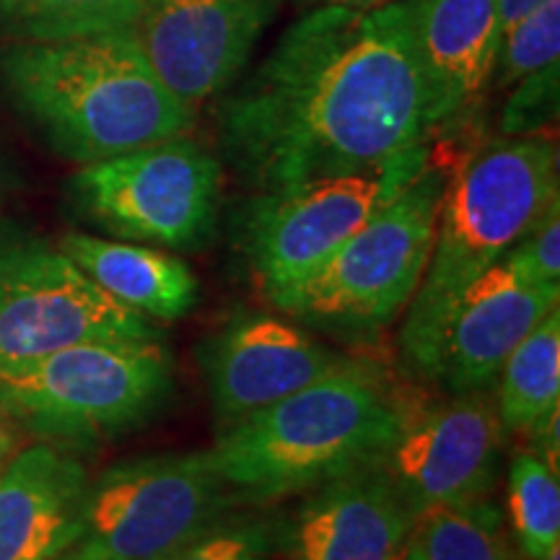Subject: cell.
<instances>
[{"label": "cell", "mask_w": 560, "mask_h": 560, "mask_svg": "<svg viewBox=\"0 0 560 560\" xmlns=\"http://www.w3.org/2000/svg\"><path fill=\"white\" fill-rule=\"evenodd\" d=\"M219 136L257 192L371 170L429 143L400 0L312 9L221 104Z\"/></svg>", "instance_id": "6da1fadb"}, {"label": "cell", "mask_w": 560, "mask_h": 560, "mask_svg": "<svg viewBox=\"0 0 560 560\" xmlns=\"http://www.w3.org/2000/svg\"><path fill=\"white\" fill-rule=\"evenodd\" d=\"M0 81L13 107L75 164L187 136L195 122L128 32L16 42L0 55Z\"/></svg>", "instance_id": "7a4b0ae2"}, {"label": "cell", "mask_w": 560, "mask_h": 560, "mask_svg": "<svg viewBox=\"0 0 560 560\" xmlns=\"http://www.w3.org/2000/svg\"><path fill=\"white\" fill-rule=\"evenodd\" d=\"M558 192V149L542 136L499 138L446 179L429 268L405 310L402 359L436 380L454 306L499 265Z\"/></svg>", "instance_id": "3957f363"}, {"label": "cell", "mask_w": 560, "mask_h": 560, "mask_svg": "<svg viewBox=\"0 0 560 560\" xmlns=\"http://www.w3.org/2000/svg\"><path fill=\"white\" fill-rule=\"evenodd\" d=\"M402 416L380 371L353 361L223 429L206 454L236 501H276L376 465Z\"/></svg>", "instance_id": "277c9868"}, {"label": "cell", "mask_w": 560, "mask_h": 560, "mask_svg": "<svg viewBox=\"0 0 560 560\" xmlns=\"http://www.w3.org/2000/svg\"><path fill=\"white\" fill-rule=\"evenodd\" d=\"M172 384L161 338L89 340L0 371V408L42 439L89 444L143 423Z\"/></svg>", "instance_id": "5b68a950"}, {"label": "cell", "mask_w": 560, "mask_h": 560, "mask_svg": "<svg viewBox=\"0 0 560 560\" xmlns=\"http://www.w3.org/2000/svg\"><path fill=\"white\" fill-rule=\"evenodd\" d=\"M450 174L429 164L317 272L270 301L338 332H376L408 310L429 268Z\"/></svg>", "instance_id": "8992f818"}, {"label": "cell", "mask_w": 560, "mask_h": 560, "mask_svg": "<svg viewBox=\"0 0 560 560\" xmlns=\"http://www.w3.org/2000/svg\"><path fill=\"white\" fill-rule=\"evenodd\" d=\"M221 182V161L179 136L83 164L70 198L83 219L120 240L190 249L215 226Z\"/></svg>", "instance_id": "52a82bcc"}, {"label": "cell", "mask_w": 560, "mask_h": 560, "mask_svg": "<svg viewBox=\"0 0 560 560\" xmlns=\"http://www.w3.org/2000/svg\"><path fill=\"white\" fill-rule=\"evenodd\" d=\"M429 143L387 164L260 192L244 213L242 247L268 299L317 272L429 164Z\"/></svg>", "instance_id": "ba28073f"}, {"label": "cell", "mask_w": 560, "mask_h": 560, "mask_svg": "<svg viewBox=\"0 0 560 560\" xmlns=\"http://www.w3.org/2000/svg\"><path fill=\"white\" fill-rule=\"evenodd\" d=\"M234 503L206 452L120 462L89 482L73 550L94 560H153L219 522Z\"/></svg>", "instance_id": "9c48e42d"}, {"label": "cell", "mask_w": 560, "mask_h": 560, "mask_svg": "<svg viewBox=\"0 0 560 560\" xmlns=\"http://www.w3.org/2000/svg\"><path fill=\"white\" fill-rule=\"evenodd\" d=\"M107 338L161 335L153 319L104 293L60 249L37 240H0V371Z\"/></svg>", "instance_id": "30bf717a"}, {"label": "cell", "mask_w": 560, "mask_h": 560, "mask_svg": "<svg viewBox=\"0 0 560 560\" xmlns=\"http://www.w3.org/2000/svg\"><path fill=\"white\" fill-rule=\"evenodd\" d=\"M503 433L486 392L454 395L425 410L405 408L400 431L376 462L410 514L488 499L499 478Z\"/></svg>", "instance_id": "8fae6325"}, {"label": "cell", "mask_w": 560, "mask_h": 560, "mask_svg": "<svg viewBox=\"0 0 560 560\" xmlns=\"http://www.w3.org/2000/svg\"><path fill=\"white\" fill-rule=\"evenodd\" d=\"M276 0H143L128 34L161 83L190 109L247 66Z\"/></svg>", "instance_id": "7c38bea8"}, {"label": "cell", "mask_w": 560, "mask_h": 560, "mask_svg": "<svg viewBox=\"0 0 560 560\" xmlns=\"http://www.w3.org/2000/svg\"><path fill=\"white\" fill-rule=\"evenodd\" d=\"M353 361L322 346L293 322L268 314L231 319L202 353L221 429L270 408Z\"/></svg>", "instance_id": "4fadbf2b"}, {"label": "cell", "mask_w": 560, "mask_h": 560, "mask_svg": "<svg viewBox=\"0 0 560 560\" xmlns=\"http://www.w3.org/2000/svg\"><path fill=\"white\" fill-rule=\"evenodd\" d=\"M429 100L431 136L462 128L490 89L499 52L495 0H400Z\"/></svg>", "instance_id": "5bb4252c"}, {"label": "cell", "mask_w": 560, "mask_h": 560, "mask_svg": "<svg viewBox=\"0 0 560 560\" xmlns=\"http://www.w3.org/2000/svg\"><path fill=\"white\" fill-rule=\"evenodd\" d=\"M416 516L376 465L322 482L276 527L272 560H392Z\"/></svg>", "instance_id": "9a60e30c"}, {"label": "cell", "mask_w": 560, "mask_h": 560, "mask_svg": "<svg viewBox=\"0 0 560 560\" xmlns=\"http://www.w3.org/2000/svg\"><path fill=\"white\" fill-rule=\"evenodd\" d=\"M558 304V285L535 283L503 257L454 306L436 380L452 395L493 389L511 350Z\"/></svg>", "instance_id": "2e32d148"}, {"label": "cell", "mask_w": 560, "mask_h": 560, "mask_svg": "<svg viewBox=\"0 0 560 560\" xmlns=\"http://www.w3.org/2000/svg\"><path fill=\"white\" fill-rule=\"evenodd\" d=\"M89 472L55 444H32L0 470V560H58L75 548Z\"/></svg>", "instance_id": "e0dca14e"}, {"label": "cell", "mask_w": 560, "mask_h": 560, "mask_svg": "<svg viewBox=\"0 0 560 560\" xmlns=\"http://www.w3.org/2000/svg\"><path fill=\"white\" fill-rule=\"evenodd\" d=\"M58 249L104 293L149 319H182L200 301V283L192 268L170 252L91 234H66Z\"/></svg>", "instance_id": "ac0fdd59"}, {"label": "cell", "mask_w": 560, "mask_h": 560, "mask_svg": "<svg viewBox=\"0 0 560 560\" xmlns=\"http://www.w3.org/2000/svg\"><path fill=\"white\" fill-rule=\"evenodd\" d=\"M495 387V410L506 431L527 433L537 420L560 408V310L542 317L511 350Z\"/></svg>", "instance_id": "d6986e66"}, {"label": "cell", "mask_w": 560, "mask_h": 560, "mask_svg": "<svg viewBox=\"0 0 560 560\" xmlns=\"http://www.w3.org/2000/svg\"><path fill=\"white\" fill-rule=\"evenodd\" d=\"M143 0H0V32L50 42L128 32Z\"/></svg>", "instance_id": "ffe728a7"}, {"label": "cell", "mask_w": 560, "mask_h": 560, "mask_svg": "<svg viewBox=\"0 0 560 560\" xmlns=\"http://www.w3.org/2000/svg\"><path fill=\"white\" fill-rule=\"evenodd\" d=\"M412 537L423 560H524L509 542L501 509L488 499L425 511Z\"/></svg>", "instance_id": "44dd1931"}, {"label": "cell", "mask_w": 560, "mask_h": 560, "mask_svg": "<svg viewBox=\"0 0 560 560\" xmlns=\"http://www.w3.org/2000/svg\"><path fill=\"white\" fill-rule=\"evenodd\" d=\"M509 522L524 560H540L560 545L558 470L529 450L511 457Z\"/></svg>", "instance_id": "7402d4cb"}, {"label": "cell", "mask_w": 560, "mask_h": 560, "mask_svg": "<svg viewBox=\"0 0 560 560\" xmlns=\"http://www.w3.org/2000/svg\"><path fill=\"white\" fill-rule=\"evenodd\" d=\"M560 55V0H545L503 34L490 86L511 89Z\"/></svg>", "instance_id": "603a6c76"}, {"label": "cell", "mask_w": 560, "mask_h": 560, "mask_svg": "<svg viewBox=\"0 0 560 560\" xmlns=\"http://www.w3.org/2000/svg\"><path fill=\"white\" fill-rule=\"evenodd\" d=\"M276 527L262 516L229 511L190 540L153 560H272Z\"/></svg>", "instance_id": "cb8c5ba5"}, {"label": "cell", "mask_w": 560, "mask_h": 560, "mask_svg": "<svg viewBox=\"0 0 560 560\" xmlns=\"http://www.w3.org/2000/svg\"><path fill=\"white\" fill-rule=\"evenodd\" d=\"M558 62H550L535 73L524 75L514 83L506 107L501 115V132L506 138L537 136V130L548 128L558 117Z\"/></svg>", "instance_id": "d4e9b609"}, {"label": "cell", "mask_w": 560, "mask_h": 560, "mask_svg": "<svg viewBox=\"0 0 560 560\" xmlns=\"http://www.w3.org/2000/svg\"><path fill=\"white\" fill-rule=\"evenodd\" d=\"M506 260L535 283L560 289V198L552 200L527 234L506 252Z\"/></svg>", "instance_id": "484cf974"}, {"label": "cell", "mask_w": 560, "mask_h": 560, "mask_svg": "<svg viewBox=\"0 0 560 560\" xmlns=\"http://www.w3.org/2000/svg\"><path fill=\"white\" fill-rule=\"evenodd\" d=\"M558 420H560V408L552 410L542 420H537L535 425L527 431L532 441V450L542 462H548L552 470H558V457H560V439H558Z\"/></svg>", "instance_id": "4316f807"}, {"label": "cell", "mask_w": 560, "mask_h": 560, "mask_svg": "<svg viewBox=\"0 0 560 560\" xmlns=\"http://www.w3.org/2000/svg\"><path fill=\"white\" fill-rule=\"evenodd\" d=\"M545 0H495V13H499V32L501 37L506 34L516 21L535 11Z\"/></svg>", "instance_id": "83f0119b"}, {"label": "cell", "mask_w": 560, "mask_h": 560, "mask_svg": "<svg viewBox=\"0 0 560 560\" xmlns=\"http://www.w3.org/2000/svg\"><path fill=\"white\" fill-rule=\"evenodd\" d=\"M310 9H322V5H340V9H374V5L392 3V0H296Z\"/></svg>", "instance_id": "f1b7e54d"}, {"label": "cell", "mask_w": 560, "mask_h": 560, "mask_svg": "<svg viewBox=\"0 0 560 560\" xmlns=\"http://www.w3.org/2000/svg\"><path fill=\"white\" fill-rule=\"evenodd\" d=\"M11 450H13V436H11L9 416H5V410L0 408V470H3L5 462H9Z\"/></svg>", "instance_id": "f546056e"}, {"label": "cell", "mask_w": 560, "mask_h": 560, "mask_svg": "<svg viewBox=\"0 0 560 560\" xmlns=\"http://www.w3.org/2000/svg\"><path fill=\"white\" fill-rule=\"evenodd\" d=\"M392 560H423V552H420V548H418V540H416V537H412V532H410L408 542L402 545V550L397 552V556L392 558Z\"/></svg>", "instance_id": "4dcf8cb0"}, {"label": "cell", "mask_w": 560, "mask_h": 560, "mask_svg": "<svg viewBox=\"0 0 560 560\" xmlns=\"http://www.w3.org/2000/svg\"><path fill=\"white\" fill-rule=\"evenodd\" d=\"M58 560H94V558L83 556V552H79V550H68V552H66V556H62V558H58Z\"/></svg>", "instance_id": "1f68e13d"}, {"label": "cell", "mask_w": 560, "mask_h": 560, "mask_svg": "<svg viewBox=\"0 0 560 560\" xmlns=\"http://www.w3.org/2000/svg\"><path fill=\"white\" fill-rule=\"evenodd\" d=\"M540 560H560V545H558V548H552L548 556H542Z\"/></svg>", "instance_id": "d6a6232c"}, {"label": "cell", "mask_w": 560, "mask_h": 560, "mask_svg": "<svg viewBox=\"0 0 560 560\" xmlns=\"http://www.w3.org/2000/svg\"><path fill=\"white\" fill-rule=\"evenodd\" d=\"M0 179H3V170H0Z\"/></svg>", "instance_id": "836d02e7"}]
</instances>
